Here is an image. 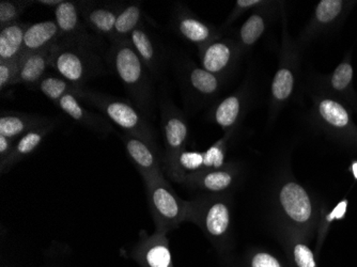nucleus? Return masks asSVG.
<instances>
[{"label": "nucleus", "mask_w": 357, "mask_h": 267, "mask_svg": "<svg viewBox=\"0 0 357 267\" xmlns=\"http://www.w3.org/2000/svg\"><path fill=\"white\" fill-rule=\"evenodd\" d=\"M55 106L76 123L85 126L99 135L107 136L112 130V123L106 116L90 112L74 94H66Z\"/></svg>", "instance_id": "15"}, {"label": "nucleus", "mask_w": 357, "mask_h": 267, "mask_svg": "<svg viewBox=\"0 0 357 267\" xmlns=\"http://www.w3.org/2000/svg\"><path fill=\"white\" fill-rule=\"evenodd\" d=\"M353 77V69L350 63H342L335 70L332 76V86L334 89H346L351 84Z\"/></svg>", "instance_id": "33"}, {"label": "nucleus", "mask_w": 357, "mask_h": 267, "mask_svg": "<svg viewBox=\"0 0 357 267\" xmlns=\"http://www.w3.org/2000/svg\"><path fill=\"white\" fill-rule=\"evenodd\" d=\"M242 53L236 40L220 38L199 49L200 64L202 69L225 79Z\"/></svg>", "instance_id": "7"}, {"label": "nucleus", "mask_w": 357, "mask_h": 267, "mask_svg": "<svg viewBox=\"0 0 357 267\" xmlns=\"http://www.w3.org/2000/svg\"><path fill=\"white\" fill-rule=\"evenodd\" d=\"M319 112L324 121L335 128H344L350 121L346 108L330 98H326L321 102L319 105Z\"/></svg>", "instance_id": "29"}, {"label": "nucleus", "mask_w": 357, "mask_h": 267, "mask_svg": "<svg viewBox=\"0 0 357 267\" xmlns=\"http://www.w3.org/2000/svg\"><path fill=\"white\" fill-rule=\"evenodd\" d=\"M144 10L140 3H124L118 15L115 30L112 35V44L130 41L132 33L142 25Z\"/></svg>", "instance_id": "25"}, {"label": "nucleus", "mask_w": 357, "mask_h": 267, "mask_svg": "<svg viewBox=\"0 0 357 267\" xmlns=\"http://www.w3.org/2000/svg\"><path fill=\"white\" fill-rule=\"evenodd\" d=\"M162 126L165 142V165L168 170L184 151L190 130L185 116L172 102L162 105Z\"/></svg>", "instance_id": "6"}, {"label": "nucleus", "mask_w": 357, "mask_h": 267, "mask_svg": "<svg viewBox=\"0 0 357 267\" xmlns=\"http://www.w3.org/2000/svg\"><path fill=\"white\" fill-rule=\"evenodd\" d=\"M133 258L140 267H174L169 242L164 233L142 236L133 250Z\"/></svg>", "instance_id": "13"}, {"label": "nucleus", "mask_w": 357, "mask_h": 267, "mask_svg": "<svg viewBox=\"0 0 357 267\" xmlns=\"http://www.w3.org/2000/svg\"><path fill=\"white\" fill-rule=\"evenodd\" d=\"M246 102V90L240 89L218 102L211 110L208 118L226 132V134L234 132L245 114Z\"/></svg>", "instance_id": "16"}, {"label": "nucleus", "mask_w": 357, "mask_h": 267, "mask_svg": "<svg viewBox=\"0 0 357 267\" xmlns=\"http://www.w3.org/2000/svg\"><path fill=\"white\" fill-rule=\"evenodd\" d=\"M291 254L296 267H317L314 252L306 244L294 242Z\"/></svg>", "instance_id": "32"}, {"label": "nucleus", "mask_w": 357, "mask_h": 267, "mask_svg": "<svg viewBox=\"0 0 357 267\" xmlns=\"http://www.w3.org/2000/svg\"><path fill=\"white\" fill-rule=\"evenodd\" d=\"M278 204L287 220L294 226H305L312 220V200L302 185L288 181L278 190Z\"/></svg>", "instance_id": "9"}, {"label": "nucleus", "mask_w": 357, "mask_h": 267, "mask_svg": "<svg viewBox=\"0 0 357 267\" xmlns=\"http://www.w3.org/2000/svg\"><path fill=\"white\" fill-rule=\"evenodd\" d=\"M57 45L58 43L43 51L24 54L17 84L28 89L37 90L41 80L47 75L50 68H53Z\"/></svg>", "instance_id": "17"}, {"label": "nucleus", "mask_w": 357, "mask_h": 267, "mask_svg": "<svg viewBox=\"0 0 357 267\" xmlns=\"http://www.w3.org/2000/svg\"><path fill=\"white\" fill-rule=\"evenodd\" d=\"M36 1L28 0H1L0 1V29L20 22L22 14Z\"/></svg>", "instance_id": "28"}, {"label": "nucleus", "mask_w": 357, "mask_h": 267, "mask_svg": "<svg viewBox=\"0 0 357 267\" xmlns=\"http://www.w3.org/2000/svg\"><path fill=\"white\" fill-rule=\"evenodd\" d=\"M266 1H261V0H238V1H236V5H234V10H232L229 17L227 19L226 23H225V27L231 25L243 13H245V12L248 11H252V10L260 9V8L264 7V5H266Z\"/></svg>", "instance_id": "34"}, {"label": "nucleus", "mask_w": 357, "mask_h": 267, "mask_svg": "<svg viewBox=\"0 0 357 267\" xmlns=\"http://www.w3.org/2000/svg\"><path fill=\"white\" fill-rule=\"evenodd\" d=\"M250 267H282L280 261L266 252H256L250 260Z\"/></svg>", "instance_id": "35"}, {"label": "nucleus", "mask_w": 357, "mask_h": 267, "mask_svg": "<svg viewBox=\"0 0 357 267\" xmlns=\"http://www.w3.org/2000/svg\"><path fill=\"white\" fill-rule=\"evenodd\" d=\"M84 89L85 88L77 87L61 76L50 75V74H47L38 86V90L54 105H56L66 94L72 93L79 98Z\"/></svg>", "instance_id": "27"}, {"label": "nucleus", "mask_w": 357, "mask_h": 267, "mask_svg": "<svg viewBox=\"0 0 357 267\" xmlns=\"http://www.w3.org/2000/svg\"><path fill=\"white\" fill-rule=\"evenodd\" d=\"M260 9L255 10L254 13L248 16V19L243 23L242 27L240 28L236 41H238L242 52L254 46L266 31L268 19H266V14Z\"/></svg>", "instance_id": "26"}, {"label": "nucleus", "mask_w": 357, "mask_h": 267, "mask_svg": "<svg viewBox=\"0 0 357 267\" xmlns=\"http://www.w3.org/2000/svg\"><path fill=\"white\" fill-rule=\"evenodd\" d=\"M190 222L197 224L212 242H224L231 228V208L227 197H206L192 201Z\"/></svg>", "instance_id": "5"}, {"label": "nucleus", "mask_w": 357, "mask_h": 267, "mask_svg": "<svg viewBox=\"0 0 357 267\" xmlns=\"http://www.w3.org/2000/svg\"><path fill=\"white\" fill-rule=\"evenodd\" d=\"M15 140L0 135V162H3L13 150Z\"/></svg>", "instance_id": "36"}, {"label": "nucleus", "mask_w": 357, "mask_h": 267, "mask_svg": "<svg viewBox=\"0 0 357 267\" xmlns=\"http://www.w3.org/2000/svg\"><path fill=\"white\" fill-rule=\"evenodd\" d=\"M121 139L126 146L128 158L135 165L144 180L163 176L156 144L126 132L121 135Z\"/></svg>", "instance_id": "12"}, {"label": "nucleus", "mask_w": 357, "mask_h": 267, "mask_svg": "<svg viewBox=\"0 0 357 267\" xmlns=\"http://www.w3.org/2000/svg\"><path fill=\"white\" fill-rule=\"evenodd\" d=\"M156 232L167 234L183 222H190L192 201L180 198L164 176L144 180Z\"/></svg>", "instance_id": "3"}, {"label": "nucleus", "mask_w": 357, "mask_h": 267, "mask_svg": "<svg viewBox=\"0 0 357 267\" xmlns=\"http://www.w3.org/2000/svg\"><path fill=\"white\" fill-rule=\"evenodd\" d=\"M24 54L21 57L11 61H0V90L1 91L7 89L10 86L17 85Z\"/></svg>", "instance_id": "30"}, {"label": "nucleus", "mask_w": 357, "mask_h": 267, "mask_svg": "<svg viewBox=\"0 0 357 267\" xmlns=\"http://www.w3.org/2000/svg\"><path fill=\"white\" fill-rule=\"evenodd\" d=\"M236 174L238 171L234 166L225 165L218 169L208 170L196 176H190L184 182L204 192L220 194V192H227L232 188L236 182Z\"/></svg>", "instance_id": "20"}, {"label": "nucleus", "mask_w": 357, "mask_h": 267, "mask_svg": "<svg viewBox=\"0 0 357 267\" xmlns=\"http://www.w3.org/2000/svg\"><path fill=\"white\" fill-rule=\"evenodd\" d=\"M296 84V68L292 64L291 58L284 56L271 85V98H272L273 106L280 107L284 105L294 94Z\"/></svg>", "instance_id": "23"}, {"label": "nucleus", "mask_w": 357, "mask_h": 267, "mask_svg": "<svg viewBox=\"0 0 357 267\" xmlns=\"http://www.w3.org/2000/svg\"><path fill=\"white\" fill-rule=\"evenodd\" d=\"M63 0H40V1H36V3L44 6V7L53 8L56 9Z\"/></svg>", "instance_id": "37"}, {"label": "nucleus", "mask_w": 357, "mask_h": 267, "mask_svg": "<svg viewBox=\"0 0 357 267\" xmlns=\"http://www.w3.org/2000/svg\"><path fill=\"white\" fill-rule=\"evenodd\" d=\"M182 78L188 96L204 103L218 96L225 80L195 64L186 66Z\"/></svg>", "instance_id": "14"}, {"label": "nucleus", "mask_w": 357, "mask_h": 267, "mask_svg": "<svg viewBox=\"0 0 357 267\" xmlns=\"http://www.w3.org/2000/svg\"><path fill=\"white\" fill-rule=\"evenodd\" d=\"M52 69L79 88H84L86 82L103 71L101 59L94 48L67 40H60L58 43Z\"/></svg>", "instance_id": "4"}, {"label": "nucleus", "mask_w": 357, "mask_h": 267, "mask_svg": "<svg viewBox=\"0 0 357 267\" xmlns=\"http://www.w3.org/2000/svg\"><path fill=\"white\" fill-rule=\"evenodd\" d=\"M108 62L121 80L134 105L150 119L153 114L154 94L150 72L128 41L112 44Z\"/></svg>", "instance_id": "1"}, {"label": "nucleus", "mask_w": 357, "mask_h": 267, "mask_svg": "<svg viewBox=\"0 0 357 267\" xmlns=\"http://www.w3.org/2000/svg\"><path fill=\"white\" fill-rule=\"evenodd\" d=\"M54 15L61 32V40L96 47L98 42L92 38L87 25L80 15L79 1L63 0L54 9Z\"/></svg>", "instance_id": "10"}, {"label": "nucleus", "mask_w": 357, "mask_h": 267, "mask_svg": "<svg viewBox=\"0 0 357 267\" xmlns=\"http://www.w3.org/2000/svg\"><path fill=\"white\" fill-rule=\"evenodd\" d=\"M342 1L340 0H322L317 6L314 17L321 24L334 21L342 10Z\"/></svg>", "instance_id": "31"}, {"label": "nucleus", "mask_w": 357, "mask_h": 267, "mask_svg": "<svg viewBox=\"0 0 357 267\" xmlns=\"http://www.w3.org/2000/svg\"><path fill=\"white\" fill-rule=\"evenodd\" d=\"M55 128V123L53 121L48 122L39 128H33L26 132L25 135L22 136L20 139L16 140L10 155L6 158L3 162H0V170L1 174L9 171L12 167L15 166L17 162L23 160L24 158L29 156L30 154L39 148L40 144L44 142L46 136L51 134L52 130Z\"/></svg>", "instance_id": "18"}, {"label": "nucleus", "mask_w": 357, "mask_h": 267, "mask_svg": "<svg viewBox=\"0 0 357 267\" xmlns=\"http://www.w3.org/2000/svg\"><path fill=\"white\" fill-rule=\"evenodd\" d=\"M344 211H346V204H339L336 210H335L334 214L331 216V218H334L335 216L340 218L344 215Z\"/></svg>", "instance_id": "38"}, {"label": "nucleus", "mask_w": 357, "mask_h": 267, "mask_svg": "<svg viewBox=\"0 0 357 267\" xmlns=\"http://www.w3.org/2000/svg\"><path fill=\"white\" fill-rule=\"evenodd\" d=\"M51 122L39 114H23L17 112H1L0 114V135L17 140L26 132Z\"/></svg>", "instance_id": "21"}, {"label": "nucleus", "mask_w": 357, "mask_h": 267, "mask_svg": "<svg viewBox=\"0 0 357 267\" xmlns=\"http://www.w3.org/2000/svg\"><path fill=\"white\" fill-rule=\"evenodd\" d=\"M78 98L99 109L104 116L121 128L126 134L137 136L156 144L154 128L147 116L133 104L115 96L86 89L83 90Z\"/></svg>", "instance_id": "2"}, {"label": "nucleus", "mask_w": 357, "mask_h": 267, "mask_svg": "<svg viewBox=\"0 0 357 267\" xmlns=\"http://www.w3.org/2000/svg\"><path fill=\"white\" fill-rule=\"evenodd\" d=\"M61 32L55 20L30 24L25 33V53L43 51L59 43Z\"/></svg>", "instance_id": "22"}, {"label": "nucleus", "mask_w": 357, "mask_h": 267, "mask_svg": "<svg viewBox=\"0 0 357 267\" xmlns=\"http://www.w3.org/2000/svg\"><path fill=\"white\" fill-rule=\"evenodd\" d=\"M29 25L20 21L0 29V61L15 60L25 53V33Z\"/></svg>", "instance_id": "24"}, {"label": "nucleus", "mask_w": 357, "mask_h": 267, "mask_svg": "<svg viewBox=\"0 0 357 267\" xmlns=\"http://www.w3.org/2000/svg\"><path fill=\"white\" fill-rule=\"evenodd\" d=\"M172 27L180 37L197 46L198 51L220 39V31L218 28L199 19L185 7H176L174 10Z\"/></svg>", "instance_id": "8"}, {"label": "nucleus", "mask_w": 357, "mask_h": 267, "mask_svg": "<svg viewBox=\"0 0 357 267\" xmlns=\"http://www.w3.org/2000/svg\"><path fill=\"white\" fill-rule=\"evenodd\" d=\"M123 5L104 1H79L80 15L90 31L99 37L112 40L118 15Z\"/></svg>", "instance_id": "11"}, {"label": "nucleus", "mask_w": 357, "mask_h": 267, "mask_svg": "<svg viewBox=\"0 0 357 267\" xmlns=\"http://www.w3.org/2000/svg\"><path fill=\"white\" fill-rule=\"evenodd\" d=\"M128 42L131 43L132 47L139 56L144 66H147L150 74L154 77H158L163 66V55L155 40L146 29L144 24L132 33Z\"/></svg>", "instance_id": "19"}, {"label": "nucleus", "mask_w": 357, "mask_h": 267, "mask_svg": "<svg viewBox=\"0 0 357 267\" xmlns=\"http://www.w3.org/2000/svg\"><path fill=\"white\" fill-rule=\"evenodd\" d=\"M353 174H354L355 178H357V162L353 165Z\"/></svg>", "instance_id": "39"}]
</instances>
